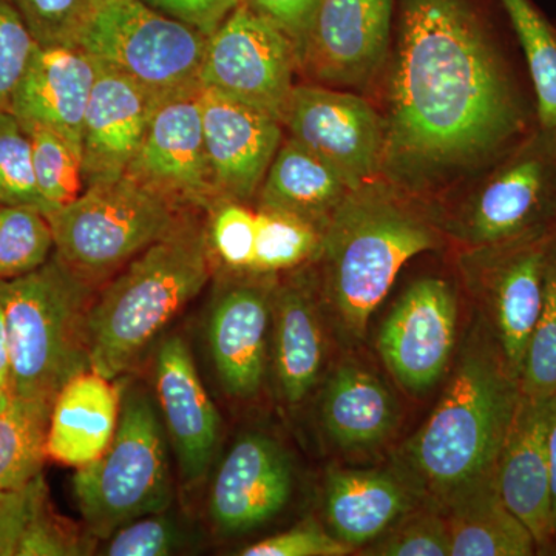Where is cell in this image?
Masks as SVG:
<instances>
[{"mask_svg":"<svg viewBox=\"0 0 556 556\" xmlns=\"http://www.w3.org/2000/svg\"><path fill=\"white\" fill-rule=\"evenodd\" d=\"M87 548L76 527L54 514L47 500L25 530L16 556H76Z\"/></svg>","mask_w":556,"mask_h":556,"instance_id":"41","label":"cell"},{"mask_svg":"<svg viewBox=\"0 0 556 556\" xmlns=\"http://www.w3.org/2000/svg\"><path fill=\"white\" fill-rule=\"evenodd\" d=\"M49 500L42 473L27 485L0 497V556H16L25 530L38 508Z\"/></svg>","mask_w":556,"mask_h":556,"instance_id":"43","label":"cell"},{"mask_svg":"<svg viewBox=\"0 0 556 556\" xmlns=\"http://www.w3.org/2000/svg\"><path fill=\"white\" fill-rule=\"evenodd\" d=\"M46 215L54 255L93 289L185 217L181 208L126 175L89 186L78 199Z\"/></svg>","mask_w":556,"mask_h":556,"instance_id":"7","label":"cell"},{"mask_svg":"<svg viewBox=\"0 0 556 556\" xmlns=\"http://www.w3.org/2000/svg\"><path fill=\"white\" fill-rule=\"evenodd\" d=\"M20 13L39 46L75 47L89 0H7Z\"/></svg>","mask_w":556,"mask_h":556,"instance_id":"38","label":"cell"},{"mask_svg":"<svg viewBox=\"0 0 556 556\" xmlns=\"http://www.w3.org/2000/svg\"><path fill=\"white\" fill-rule=\"evenodd\" d=\"M31 144L33 167L46 214L78 199L86 190L83 155L72 142L49 127L21 124Z\"/></svg>","mask_w":556,"mask_h":556,"instance_id":"32","label":"cell"},{"mask_svg":"<svg viewBox=\"0 0 556 556\" xmlns=\"http://www.w3.org/2000/svg\"><path fill=\"white\" fill-rule=\"evenodd\" d=\"M548 466H551L552 525L556 538V396L552 399L551 422L547 434ZM555 543V541H554Z\"/></svg>","mask_w":556,"mask_h":556,"instance_id":"46","label":"cell"},{"mask_svg":"<svg viewBox=\"0 0 556 556\" xmlns=\"http://www.w3.org/2000/svg\"><path fill=\"white\" fill-rule=\"evenodd\" d=\"M351 547L313 521L257 541L239 552L241 556H343Z\"/></svg>","mask_w":556,"mask_h":556,"instance_id":"42","label":"cell"},{"mask_svg":"<svg viewBox=\"0 0 556 556\" xmlns=\"http://www.w3.org/2000/svg\"><path fill=\"white\" fill-rule=\"evenodd\" d=\"M298 68L291 36L243 0L208 36L200 84L281 123Z\"/></svg>","mask_w":556,"mask_h":556,"instance_id":"9","label":"cell"},{"mask_svg":"<svg viewBox=\"0 0 556 556\" xmlns=\"http://www.w3.org/2000/svg\"><path fill=\"white\" fill-rule=\"evenodd\" d=\"M255 214L257 230L249 273L273 276L320 257L324 229L289 212L258 207Z\"/></svg>","mask_w":556,"mask_h":556,"instance_id":"31","label":"cell"},{"mask_svg":"<svg viewBox=\"0 0 556 556\" xmlns=\"http://www.w3.org/2000/svg\"><path fill=\"white\" fill-rule=\"evenodd\" d=\"M51 405L13 396L0 409V495L42 473Z\"/></svg>","mask_w":556,"mask_h":556,"instance_id":"29","label":"cell"},{"mask_svg":"<svg viewBox=\"0 0 556 556\" xmlns=\"http://www.w3.org/2000/svg\"><path fill=\"white\" fill-rule=\"evenodd\" d=\"M207 38L141 0H89L75 47L161 102L201 90Z\"/></svg>","mask_w":556,"mask_h":556,"instance_id":"8","label":"cell"},{"mask_svg":"<svg viewBox=\"0 0 556 556\" xmlns=\"http://www.w3.org/2000/svg\"><path fill=\"white\" fill-rule=\"evenodd\" d=\"M98 64L72 46H38L14 90L10 113L20 124L49 127L83 155V130Z\"/></svg>","mask_w":556,"mask_h":556,"instance_id":"21","label":"cell"},{"mask_svg":"<svg viewBox=\"0 0 556 556\" xmlns=\"http://www.w3.org/2000/svg\"><path fill=\"white\" fill-rule=\"evenodd\" d=\"M552 399H519L495 473L497 492L535 538L538 551L555 541L547 450Z\"/></svg>","mask_w":556,"mask_h":556,"instance_id":"20","label":"cell"},{"mask_svg":"<svg viewBox=\"0 0 556 556\" xmlns=\"http://www.w3.org/2000/svg\"><path fill=\"white\" fill-rule=\"evenodd\" d=\"M207 211L212 254L233 273H249L254 258L257 214L247 203L233 200H218Z\"/></svg>","mask_w":556,"mask_h":556,"instance_id":"36","label":"cell"},{"mask_svg":"<svg viewBox=\"0 0 556 556\" xmlns=\"http://www.w3.org/2000/svg\"><path fill=\"white\" fill-rule=\"evenodd\" d=\"M273 299L265 281H239L223 289L212 306L208 346L229 396L254 397L263 386Z\"/></svg>","mask_w":556,"mask_h":556,"instance_id":"22","label":"cell"},{"mask_svg":"<svg viewBox=\"0 0 556 556\" xmlns=\"http://www.w3.org/2000/svg\"><path fill=\"white\" fill-rule=\"evenodd\" d=\"M0 206L47 211L36 182L30 139L10 112L0 113Z\"/></svg>","mask_w":556,"mask_h":556,"instance_id":"35","label":"cell"},{"mask_svg":"<svg viewBox=\"0 0 556 556\" xmlns=\"http://www.w3.org/2000/svg\"><path fill=\"white\" fill-rule=\"evenodd\" d=\"M11 397L13 396H11L10 391L0 386V409L5 408L10 404Z\"/></svg>","mask_w":556,"mask_h":556,"instance_id":"48","label":"cell"},{"mask_svg":"<svg viewBox=\"0 0 556 556\" xmlns=\"http://www.w3.org/2000/svg\"><path fill=\"white\" fill-rule=\"evenodd\" d=\"M372 552L383 556H450V530L447 518L441 510L405 517L388 530Z\"/></svg>","mask_w":556,"mask_h":556,"instance_id":"37","label":"cell"},{"mask_svg":"<svg viewBox=\"0 0 556 556\" xmlns=\"http://www.w3.org/2000/svg\"><path fill=\"white\" fill-rule=\"evenodd\" d=\"M554 226L556 135L536 129L485 179L456 230L471 248H484Z\"/></svg>","mask_w":556,"mask_h":556,"instance_id":"11","label":"cell"},{"mask_svg":"<svg viewBox=\"0 0 556 556\" xmlns=\"http://www.w3.org/2000/svg\"><path fill=\"white\" fill-rule=\"evenodd\" d=\"M182 535L174 519L161 514L146 515L119 527L105 540L101 554L108 556H166L174 554Z\"/></svg>","mask_w":556,"mask_h":556,"instance_id":"39","label":"cell"},{"mask_svg":"<svg viewBox=\"0 0 556 556\" xmlns=\"http://www.w3.org/2000/svg\"><path fill=\"white\" fill-rule=\"evenodd\" d=\"M199 94L174 98L156 109L141 148L124 174L179 208H208L218 201Z\"/></svg>","mask_w":556,"mask_h":556,"instance_id":"15","label":"cell"},{"mask_svg":"<svg viewBox=\"0 0 556 556\" xmlns=\"http://www.w3.org/2000/svg\"><path fill=\"white\" fill-rule=\"evenodd\" d=\"M555 233L556 226L495 247L473 248L463 260L468 287L484 311L486 329L518 380L543 306Z\"/></svg>","mask_w":556,"mask_h":556,"instance_id":"10","label":"cell"},{"mask_svg":"<svg viewBox=\"0 0 556 556\" xmlns=\"http://www.w3.org/2000/svg\"><path fill=\"white\" fill-rule=\"evenodd\" d=\"M415 507V490L380 470L331 467L325 478V517L351 548L375 543Z\"/></svg>","mask_w":556,"mask_h":556,"instance_id":"23","label":"cell"},{"mask_svg":"<svg viewBox=\"0 0 556 556\" xmlns=\"http://www.w3.org/2000/svg\"><path fill=\"white\" fill-rule=\"evenodd\" d=\"M3 495H0V497H2Z\"/></svg>","mask_w":556,"mask_h":556,"instance_id":"50","label":"cell"},{"mask_svg":"<svg viewBox=\"0 0 556 556\" xmlns=\"http://www.w3.org/2000/svg\"><path fill=\"white\" fill-rule=\"evenodd\" d=\"M489 329L464 348L437 407L408 439L401 463L409 486L445 511L495 481L497 459L521 399Z\"/></svg>","mask_w":556,"mask_h":556,"instance_id":"2","label":"cell"},{"mask_svg":"<svg viewBox=\"0 0 556 556\" xmlns=\"http://www.w3.org/2000/svg\"><path fill=\"white\" fill-rule=\"evenodd\" d=\"M155 388L179 478L188 486L200 484L217 455L222 419L204 390L189 346L178 336L164 340L156 351Z\"/></svg>","mask_w":556,"mask_h":556,"instance_id":"18","label":"cell"},{"mask_svg":"<svg viewBox=\"0 0 556 556\" xmlns=\"http://www.w3.org/2000/svg\"><path fill=\"white\" fill-rule=\"evenodd\" d=\"M166 439L152 397L141 388H127L113 441L73 477L76 504L91 535L108 540L134 519L169 510L174 482Z\"/></svg>","mask_w":556,"mask_h":556,"instance_id":"6","label":"cell"},{"mask_svg":"<svg viewBox=\"0 0 556 556\" xmlns=\"http://www.w3.org/2000/svg\"><path fill=\"white\" fill-rule=\"evenodd\" d=\"M244 2L251 9L277 22L294 40L300 54L320 0H244Z\"/></svg>","mask_w":556,"mask_h":556,"instance_id":"45","label":"cell"},{"mask_svg":"<svg viewBox=\"0 0 556 556\" xmlns=\"http://www.w3.org/2000/svg\"><path fill=\"white\" fill-rule=\"evenodd\" d=\"M519 387L522 396H556V233L548 251L543 306L527 346Z\"/></svg>","mask_w":556,"mask_h":556,"instance_id":"34","label":"cell"},{"mask_svg":"<svg viewBox=\"0 0 556 556\" xmlns=\"http://www.w3.org/2000/svg\"><path fill=\"white\" fill-rule=\"evenodd\" d=\"M39 43L7 0H0V113L10 112L14 90Z\"/></svg>","mask_w":556,"mask_h":556,"instance_id":"40","label":"cell"},{"mask_svg":"<svg viewBox=\"0 0 556 556\" xmlns=\"http://www.w3.org/2000/svg\"><path fill=\"white\" fill-rule=\"evenodd\" d=\"M380 178L417 192L510 152L525 104L471 0H397Z\"/></svg>","mask_w":556,"mask_h":556,"instance_id":"1","label":"cell"},{"mask_svg":"<svg viewBox=\"0 0 556 556\" xmlns=\"http://www.w3.org/2000/svg\"><path fill=\"white\" fill-rule=\"evenodd\" d=\"M276 372L281 396L291 405L317 386L325 364V338L313 289L305 274L276 289Z\"/></svg>","mask_w":556,"mask_h":556,"instance_id":"26","label":"cell"},{"mask_svg":"<svg viewBox=\"0 0 556 556\" xmlns=\"http://www.w3.org/2000/svg\"><path fill=\"white\" fill-rule=\"evenodd\" d=\"M321 424L343 450L379 447L396 431V399L378 376L345 362L329 376L321 399Z\"/></svg>","mask_w":556,"mask_h":556,"instance_id":"25","label":"cell"},{"mask_svg":"<svg viewBox=\"0 0 556 556\" xmlns=\"http://www.w3.org/2000/svg\"><path fill=\"white\" fill-rule=\"evenodd\" d=\"M172 20L203 33L206 38L218 30L243 0H141Z\"/></svg>","mask_w":556,"mask_h":556,"instance_id":"44","label":"cell"},{"mask_svg":"<svg viewBox=\"0 0 556 556\" xmlns=\"http://www.w3.org/2000/svg\"><path fill=\"white\" fill-rule=\"evenodd\" d=\"M98 64L83 130L86 188L115 181L137 156L163 102L116 70Z\"/></svg>","mask_w":556,"mask_h":556,"instance_id":"19","label":"cell"},{"mask_svg":"<svg viewBox=\"0 0 556 556\" xmlns=\"http://www.w3.org/2000/svg\"><path fill=\"white\" fill-rule=\"evenodd\" d=\"M456 299L447 281L422 278L397 300L380 328L378 350L393 378L408 393L437 387L456 342Z\"/></svg>","mask_w":556,"mask_h":556,"instance_id":"14","label":"cell"},{"mask_svg":"<svg viewBox=\"0 0 556 556\" xmlns=\"http://www.w3.org/2000/svg\"><path fill=\"white\" fill-rule=\"evenodd\" d=\"M452 556L535 555V538L525 522L511 514L496 482L479 486L444 511Z\"/></svg>","mask_w":556,"mask_h":556,"instance_id":"28","label":"cell"},{"mask_svg":"<svg viewBox=\"0 0 556 556\" xmlns=\"http://www.w3.org/2000/svg\"><path fill=\"white\" fill-rule=\"evenodd\" d=\"M207 228L182 217L163 239L127 263L90 306V368L115 380L206 287Z\"/></svg>","mask_w":556,"mask_h":556,"instance_id":"4","label":"cell"},{"mask_svg":"<svg viewBox=\"0 0 556 556\" xmlns=\"http://www.w3.org/2000/svg\"><path fill=\"white\" fill-rule=\"evenodd\" d=\"M204 144L218 200L254 199L278 148L283 124L218 91L199 94Z\"/></svg>","mask_w":556,"mask_h":556,"instance_id":"17","label":"cell"},{"mask_svg":"<svg viewBox=\"0 0 556 556\" xmlns=\"http://www.w3.org/2000/svg\"><path fill=\"white\" fill-rule=\"evenodd\" d=\"M554 544H555V546H556V538H555V543H554Z\"/></svg>","mask_w":556,"mask_h":556,"instance_id":"49","label":"cell"},{"mask_svg":"<svg viewBox=\"0 0 556 556\" xmlns=\"http://www.w3.org/2000/svg\"><path fill=\"white\" fill-rule=\"evenodd\" d=\"M121 394L112 379L86 369L61 388L51 405L47 457L62 466H89L118 428Z\"/></svg>","mask_w":556,"mask_h":556,"instance_id":"24","label":"cell"},{"mask_svg":"<svg viewBox=\"0 0 556 556\" xmlns=\"http://www.w3.org/2000/svg\"><path fill=\"white\" fill-rule=\"evenodd\" d=\"M404 190L378 178L351 190L324 229L325 291L343 334L362 340L405 263L439 236Z\"/></svg>","mask_w":556,"mask_h":556,"instance_id":"3","label":"cell"},{"mask_svg":"<svg viewBox=\"0 0 556 556\" xmlns=\"http://www.w3.org/2000/svg\"><path fill=\"white\" fill-rule=\"evenodd\" d=\"M281 124L351 189L380 178L386 119L365 98L334 87L295 86Z\"/></svg>","mask_w":556,"mask_h":556,"instance_id":"12","label":"cell"},{"mask_svg":"<svg viewBox=\"0 0 556 556\" xmlns=\"http://www.w3.org/2000/svg\"><path fill=\"white\" fill-rule=\"evenodd\" d=\"M287 450L263 433L243 434L219 464L208 517L222 533L252 532L280 515L292 495Z\"/></svg>","mask_w":556,"mask_h":556,"instance_id":"16","label":"cell"},{"mask_svg":"<svg viewBox=\"0 0 556 556\" xmlns=\"http://www.w3.org/2000/svg\"><path fill=\"white\" fill-rule=\"evenodd\" d=\"M54 249L49 218L39 208L0 206V281L39 269Z\"/></svg>","mask_w":556,"mask_h":556,"instance_id":"33","label":"cell"},{"mask_svg":"<svg viewBox=\"0 0 556 556\" xmlns=\"http://www.w3.org/2000/svg\"><path fill=\"white\" fill-rule=\"evenodd\" d=\"M10 380L11 357L9 328H7L5 311H3L2 303H0V386L10 391Z\"/></svg>","mask_w":556,"mask_h":556,"instance_id":"47","label":"cell"},{"mask_svg":"<svg viewBox=\"0 0 556 556\" xmlns=\"http://www.w3.org/2000/svg\"><path fill=\"white\" fill-rule=\"evenodd\" d=\"M396 0H320L299 68L334 89L368 86L390 54Z\"/></svg>","mask_w":556,"mask_h":556,"instance_id":"13","label":"cell"},{"mask_svg":"<svg viewBox=\"0 0 556 556\" xmlns=\"http://www.w3.org/2000/svg\"><path fill=\"white\" fill-rule=\"evenodd\" d=\"M351 190L327 161L288 138L260 186L258 207L289 212L325 229Z\"/></svg>","mask_w":556,"mask_h":556,"instance_id":"27","label":"cell"},{"mask_svg":"<svg viewBox=\"0 0 556 556\" xmlns=\"http://www.w3.org/2000/svg\"><path fill=\"white\" fill-rule=\"evenodd\" d=\"M525 51L536 97L538 129L556 135V30L532 0H501Z\"/></svg>","mask_w":556,"mask_h":556,"instance_id":"30","label":"cell"},{"mask_svg":"<svg viewBox=\"0 0 556 556\" xmlns=\"http://www.w3.org/2000/svg\"><path fill=\"white\" fill-rule=\"evenodd\" d=\"M93 288L56 255L16 280L0 281L11 357V396L53 405L73 376L90 369L87 320Z\"/></svg>","mask_w":556,"mask_h":556,"instance_id":"5","label":"cell"}]
</instances>
